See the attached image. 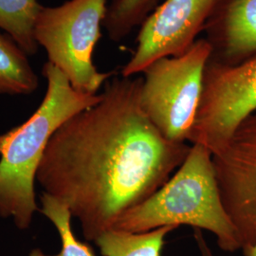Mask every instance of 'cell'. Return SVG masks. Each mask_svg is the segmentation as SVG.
<instances>
[{"mask_svg": "<svg viewBox=\"0 0 256 256\" xmlns=\"http://www.w3.org/2000/svg\"><path fill=\"white\" fill-rule=\"evenodd\" d=\"M194 240L196 242L198 248L200 250V256H214L210 248L208 246L205 238H203L202 230L194 229Z\"/></svg>", "mask_w": 256, "mask_h": 256, "instance_id": "cell-15", "label": "cell"}, {"mask_svg": "<svg viewBox=\"0 0 256 256\" xmlns=\"http://www.w3.org/2000/svg\"><path fill=\"white\" fill-rule=\"evenodd\" d=\"M221 200L236 228L242 248L256 240V111L212 155Z\"/></svg>", "mask_w": 256, "mask_h": 256, "instance_id": "cell-7", "label": "cell"}, {"mask_svg": "<svg viewBox=\"0 0 256 256\" xmlns=\"http://www.w3.org/2000/svg\"><path fill=\"white\" fill-rule=\"evenodd\" d=\"M203 32L210 62L226 66L256 57V0H216Z\"/></svg>", "mask_w": 256, "mask_h": 256, "instance_id": "cell-9", "label": "cell"}, {"mask_svg": "<svg viewBox=\"0 0 256 256\" xmlns=\"http://www.w3.org/2000/svg\"><path fill=\"white\" fill-rule=\"evenodd\" d=\"M180 225L209 230L224 252L242 250L236 228L221 200L212 154L200 144H192L184 162L168 182L126 212L112 230L144 232Z\"/></svg>", "mask_w": 256, "mask_h": 256, "instance_id": "cell-3", "label": "cell"}, {"mask_svg": "<svg viewBox=\"0 0 256 256\" xmlns=\"http://www.w3.org/2000/svg\"><path fill=\"white\" fill-rule=\"evenodd\" d=\"M40 212L50 220L61 239V250L57 254H46L40 248L32 250L27 256H95L92 248L74 236L72 228V214L63 203L42 192Z\"/></svg>", "mask_w": 256, "mask_h": 256, "instance_id": "cell-13", "label": "cell"}, {"mask_svg": "<svg viewBox=\"0 0 256 256\" xmlns=\"http://www.w3.org/2000/svg\"><path fill=\"white\" fill-rule=\"evenodd\" d=\"M106 10V0H68L56 7L42 6L37 16V45L78 92L98 94L114 74L99 72L93 63Z\"/></svg>", "mask_w": 256, "mask_h": 256, "instance_id": "cell-4", "label": "cell"}, {"mask_svg": "<svg viewBox=\"0 0 256 256\" xmlns=\"http://www.w3.org/2000/svg\"><path fill=\"white\" fill-rule=\"evenodd\" d=\"M142 77H115L101 99L52 136L36 173L43 192L63 203L95 241L146 202L182 164L191 146L166 140L147 118Z\"/></svg>", "mask_w": 256, "mask_h": 256, "instance_id": "cell-1", "label": "cell"}, {"mask_svg": "<svg viewBox=\"0 0 256 256\" xmlns=\"http://www.w3.org/2000/svg\"><path fill=\"white\" fill-rule=\"evenodd\" d=\"M42 8L38 0H0V30L27 55L36 54L34 25Z\"/></svg>", "mask_w": 256, "mask_h": 256, "instance_id": "cell-12", "label": "cell"}, {"mask_svg": "<svg viewBox=\"0 0 256 256\" xmlns=\"http://www.w3.org/2000/svg\"><path fill=\"white\" fill-rule=\"evenodd\" d=\"M216 0H164L142 24L137 46L122 68V77L142 74L164 57L186 52L198 40Z\"/></svg>", "mask_w": 256, "mask_h": 256, "instance_id": "cell-8", "label": "cell"}, {"mask_svg": "<svg viewBox=\"0 0 256 256\" xmlns=\"http://www.w3.org/2000/svg\"><path fill=\"white\" fill-rule=\"evenodd\" d=\"M178 228L164 226L144 232L110 230L94 243L102 256H162L166 236Z\"/></svg>", "mask_w": 256, "mask_h": 256, "instance_id": "cell-10", "label": "cell"}, {"mask_svg": "<svg viewBox=\"0 0 256 256\" xmlns=\"http://www.w3.org/2000/svg\"><path fill=\"white\" fill-rule=\"evenodd\" d=\"M42 74L48 88L36 112L18 128L0 135V218L28 230L39 210L34 183L46 146L68 120L90 108L101 94L78 92L55 66L46 62Z\"/></svg>", "mask_w": 256, "mask_h": 256, "instance_id": "cell-2", "label": "cell"}, {"mask_svg": "<svg viewBox=\"0 0 256 256\" xmlns=\"http://www.w3.org/2000/svg\"><path fill=\"white\" fill-rule=\"evenodd\" d=\"M210 54V44L200 38L183 54L158 59L144 70L140 106L166 140H189Z\"/></svg>", "mask_w": 256, "mask_h": 256, "instance_id": "cell-5", "label": "cell"}, {"mask_svg": "<svg viewBox=\"0 0 256 256\" xmlns=\"http://www.w3.org/2000/svg\"><path fill=\"white\" fill-rule=\"evenodd\" d=\"M256 111V57L234 66L208 61L189 142L216 154Z\"/></svg>", "mask_w": 256, "mask_h": 256, "instance_id": "cell-6", "label": "cell"}, {"mask_svg": "<svg viewBox=\"0 0 256 256\" xmlns=\"http://www.w3.org/2000/svg\"><path fill=\"white\" fill-rule=\"evenodd\" d=\"M160 0H113L106 10L104 20L108 37L120 41L144 20L156 8Z\"/></svg>", "mask_w": 256, "mask_h": 256, "instance_id": "cell-14", "label": "cell"}, {"mask_svg": "<svg viewBox=\"0 0 256 256\" xmlns=\"http://www.w3.org/2000/svg\"><path fill=\"white\" fill-rule=\"evenodd\" d=\"M38 86L27 54L9 36L0 32V94L28 95Z\"/></svg>", "mask_w": 256, "mask_h": 256, "instance_id": "cell-11", "label": "cell"}, {"mask_svg": "<svg viewBox=\"0 0 256 256\" xmlns=\"http://www.w3.org/2000/svg\"><path fill=\"white\" fill-rule=\"evenodd\" d=\"M242 252L244 256H256V240L252 245L242 248Z\"/></svg>", "mask_w": 256, "mask_h": 256, "instance_id": "cell-16", "label": "cell"}]
</instances>
